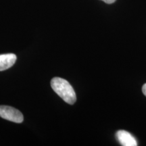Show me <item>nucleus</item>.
I'll list each match as a JSON object with an SVG mask.
<instances>
[{
  "instance_id": "39448f33",
  "label": "nucleus",
  "mask_w": 146,
  "mask_h": 146,
  "mask_svg": "<svg viewBox=\"0 0 146 146\" xmlns=\"http://www.w3.org/2000/svg\"><path fill=\"white\" fill-rule=\"evenodd\" d=\"M102 1H104L105 3H108V4H111V3H114L115 1H116V0H102Z\"/></svg>"
},
{
  "instance_id": "20e7f679",
  "label": "nucleus",
  "mask_w": 146,
  "mask_h": 146,
  "mask_svg": "<svg viewBox=\"0 0 146 146\" xmlns=\"http://www.w3.org/2000/svg\"><path fill=\"white\" fill-rule=\"evenodd\" d=\"M16 58V56L14 54L0 55V71L11 68L15 64Z\"/></svg>"
},
{
  "instance_id": "f257e3e1",
  "label": "nucleus",
  "mask_w": 146,
  "mask_h": 146,
  "mask_svg": "<svg viewBox=\"0 0 146 146\" xmlns=\"http://www.w3.org/2000/svg\"><path fill=\"white\" fill-rule=\"evenodd\" d=\"M51 86L53 90L66 103L72 105L76 102L75 91L66 80L60 77L53 78L51 81Z\"/></svg>"
},
{
  "instance_id": "7ed1b4c3",
  "label": "nucleus",
  "mask_w": 146,
  "mask_h": 146,
  "mask_svg": "<svg viewBox=\"0 0 146 146\" xmlns=\"http://www.w3.org/2000/svg\"><path fill=\"white\" fill-rule=\"evenodd\" d=\"M116 138L119 143L123 146H137V143L135 138L130 133L124 130L117 131L116 134Z\"/></svg>"
},
{
  "instance_id": "f03ea898",
  "label": "nucleus",
  "mask_w": 146,
  "mask_h": 146,
  "mask_svg": "<svg viewBox=\"0 0 146 146\" xmlns=\"http://www.w3.org/2000/svg\"><path fill=\"white\" fill-rule=\"evenodd\" d=\"M0 117L16 123H23L24 120L23 114L18 110L8 106H0Z\"/></svg>"
},
{
  "instance_id": "423d86ee",
  "label": "nucleus",
  "mask_w": 146,
  "mask_h": 146,
  "mask_svg": "<svg viewBox=\"0 0 146 146\" xmlns=\"http://www.w3.org/2000/svg\"><path fill=\"white\" fill-rule=\"evenodd\" d=\"M142 91H143V94L146 96V83L144 84L142 87Z\"/></svg>"
}]
</instances>
